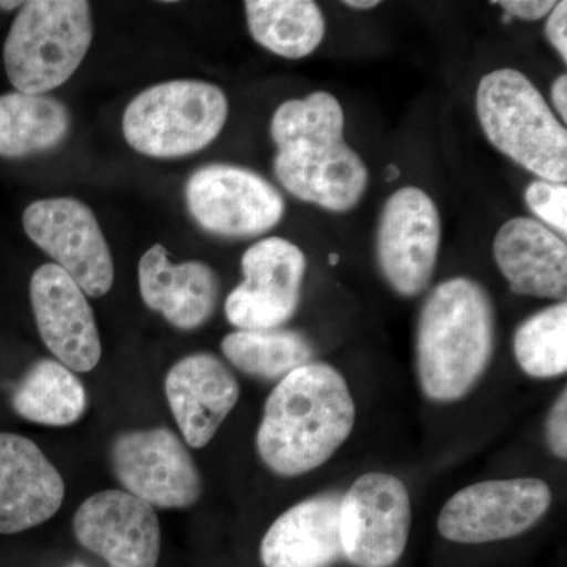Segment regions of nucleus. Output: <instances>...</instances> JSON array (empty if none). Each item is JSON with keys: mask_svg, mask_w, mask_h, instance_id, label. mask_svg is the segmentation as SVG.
I'll return each instance as SVG.
<instances>
[{"mask_svg": "<svg viewBox=\"0 0 567 567\" xmlns=\"http://www.w3.org/2000/svg\"><path fill=\"white\" fill-rule=\"evenodd\" d=\"M476 115L495 151L540 181L566 183V125L527 74L516 69L484 74Z\"/></svg>", "mask_w": 567, "mask_h": 567, "instance_id": "nucleus-4", "label": "nucleus"}, {"mask_svg": "<svg viewBox=\"0 0 567 567\" xmlns=\"http://www.w3.org/2000/svg\"><path fill=\"white\" fill-rule=\"evenodd\" d=\"M546 37L563 63L567 62V2L555 3L546 18Z\"/></svg>", "mask_w": 567, "mask_h": 567, "instance_id": "nucleus-28", "label": "nucleus"}, {"mask_svg": "<svg viewBox=\"0 0 567 567\" xmlns=\"http://www.w3.org/2000/svg\"><path fill=\"white\" fill-rule=\"evenodd\" d=\"M25 234L89 297L110 292L114 260L95 215L73 197L41 199L22 215Z\"/></svg>", "mask_w": 567, "mask_h": 567, "instance_id": "nucleus-11", "label": "nucleus"}, {"mask_svg": "<svg viewBox=\"0 0 567 567\" xmlns=\"http://www.w3.org/2000/svg\"><path fill=\"white\" fill-rule=\"evenodd\" d=\"M37 328L59 363L91 372L102 360V339L87 295L54 264L37 268L31 279Z\"/></svg>", "mask_w": 567, "mask_h": 567, "instance_id": "nucleus-15", "label": "nucleus"}, {"mask_svg": "<svg viewBox=\"0 0 567 567\" xmlns=\"http://www.w3.org/2000/svg\"><path fill=\"white\" fill-rule=\"evenodd\" d=\"M70 112L48 95L11 92L0 95V156L22 158L51 151L69 136Z\"/></svg>", "mask_w": 567, "mask_h": 567, "instance_id": "nucleus-22", "label": "nucleus"}, {"mask_svg": "<svg viewBox=\"0 0 567 567\" xmlns=\"http://www.w3.org/2000/svg\"><path fill=\"white\" fill-rule=\"evenodd\" d=\"M229 102L218 85L169 81L141 92L123 114V136L152 158H182L204 151L221 134Z\"/></svg>", "mask_w": 567, "mask_h": 567, "instance_id": "nucleus-6", "label": "nucleus"}, {"mask_svg": "<svg viewBox=\"0 0 567 567\" xmlns=\"http://www.w3.org/2000/svg\"><path fill=\"white\" fill-rule=\"evenodd\" d=\"M547 445L555 457L567 458V390L561 391L548 412L546 424Z\"/></svg>", "mask_w": 567, "mask_h": 567, "instance_id": "nucleus-27", "label": "nucleus"}, {"mask_svg": "<svg viewBox=\"0 0 567 567\" xmlns=\"http://www.w3.org/2000/svg\"><path fill=\"white\" fill-rule=\"evenodd\" d=\"M518 368L533 379H557L567 371V301H555L518 324L513 339Z\"/></svg>", "mask_w": 567, "mask_h": 567, "instance_id": "nucleus-25", "label": "nucleus"}, {"mask_svg": "<svg viewBox=\"0 0 567 567\" xmlns=\"http://www.w3.org/2000/svg\"><path fill=\"white\" fill-rule=\"evenodd\" d=\"M244 282L227 297V320L237 330H276L297 315L308 259L300 246L267 237L241 257Z\"/></svg>", "mask_w": 567, "mask_h": 567, "instance_id": "nucleus-12", "label": "nucleus"}, {"mask_svg": "<svg viewBox=\"0 0 567 567\" xmlns=\"http://www.w3.org/2000/svg\"><path fill=\"white\" fill-rule=\"evenodd\" d=\"M524 200L537 223L559 237L567 235V185L535 178L525 188Z\"/></svg>", "mask_w": 567, "mask_h": 567, "instance_id": "nucleus-26", "label": "nucleus"}, {"mask_svg": "<svg viewBox=\"0 0 567 567\" xmlns=\"http://www.w3.org/2000/svg\"><path fill=\"white\" fill-rule=\"evenodd\" d=\"M551 104L555 107V114L563 123L567 122V74H559L550 87Z\"/></svg>", "mask_w": 567, "mask_h": 567, "instance_id": "nucleus-30", "label": "nucleus"}, {"mask_svg": "<svg viewBox=\"0 0 567 567\" xmlns=\"http://www.w3.org/2000/svg\"><path fill=\"white\" fill-rule=\"evenodd\" d=\"M505 11L507 18H518L522 21H539L547 18L554 9V0H499L494 2Z\"/></svg>", "mask_w": 567, "mask_h": 567, "instance_id": "nucleus-29", "label": "nucleus"}, {"mask_svg": "<svg viewBox=\"0 0 567 567\" xmlns=\"http://www.w3.org/2000/svg\"><path fill=\"white\" fill-rule=\"evenodd\" d=\"M78 543L110 567H156L162 527L148 503L126 491L99 492L85 499L73 518Z\"/></svg>", "mask_w": 567, "mask_h": 567, "instance_id": "nucleus-14", "label": "nucleus"}, {"mask_svg": "<svg viewBox=\"0 0 567 567\" xmlns=\"http://www.w3.org/2000/svg\"><path fill=\"white\" fill-rule=\"evenodd\" d=\"M164 391L183 440L194 450L212 442L240 399L238 380L212 353L189 354L175 363Z\"/></svg>", "mask_w": 567, "mask_h": 567, "instance_id": "nucleus-17", "label": "nucleus"}, {"mask_svg": "<svg viewBox=\"0 0 567 567\" xmlns=\"http://www.w3.org/2000/svg\"><path fill=\"white\" fill-rule=\"evenodd\" d=\"M21 6H22V2H3V0H0V9H2V10H14Z\"/></svg>", "mask_w": 567, "mask_h": 567, "instance_id": "nucleus-32", "label": "nucleus"}, {"mask_svg": "<svg viewBox=\"0 0 567 567\" xmlns=\"http://www.w3.org/2000/svg\"><path fill=\"white\" fill-rule=\"evenodd\" d=\"M221 350L234 368L264 380H281L311 363V339L295 330H237L223 339Z\"/></svg>", "mask_w": 567, "mask_h": 567, "instance_id": "nucleus-24", "label": "nucleus"}, {"mask_svg": "<svg viewBox=\"0 0 567 567\" xmlns=\"http://www.w3.org/2000/svg\"><path fill=\"white\" fill-rule=\"evenodd\" d=\"M92 39L89 2L22 3L3 47L7 76L17 92L44 95L61 87L80 69Z\"/></svg>", "mask_w": 567, "mask_h": 567, "instance_id": "nucleus-5", "label": "nucleus"}, {"mask_svg": "<svg viewBox=\"0 0 567 567\" xmlns=\"http://www.w3.org/2000/svg\"><path fill=\"white\" fill-rule=\"evenodd\" d=\"M11 405L31 423L63 427L84 415L87 394L81 380L66 365L40 360L14 390Z\"/></svg>", "mask_w": 567, "mask_h": 567, "instance_id": "nucleus-23", "label": "nucleus"}, {"mask_svg": "<svg viewBox=\"0 0 567 567\" xmlns=\"http://www.w3.org/2000/svg\"><path fill=\"white\" fill-rule=\"evenodd\" d=\"M495 346L496 311L486 287L466 276L440 282L417 316L416 372L425 398L451 404L472 393Z\"/></svg>", "mask_w": 567, "mask_h": 567, "instance_id": "nucleus-3", "label": "nucleus"}, {"mask_svg": "<svg viewBox=\"0 0 567 567\" xmlns=\"http://www.w3.org/2000/svg\"><path fill=\"white\" fill-rule=\"evenodd\" d=\"M142 300L171 324L192 331L215 315L219 278L210 265L188 260L173 265L163 245H153L140 260Z\"/></svg>", "mask_w": 567, "mask_h": 567, "instance_id": "nucleus-19", "label": "nucleus"}, {"mask_svg": "<svg viewBox=\"0 0 567 567\" xmlns=\"http://www.w3.org/2000/svg\"><path fill=\"white\" fill-rule=\"evenodd\" d=\"M341 495L323 494L287 509L260 544L265 567H331L342 557L339 532Z\"/></svg>", "mask_w": 567, "mask_h": 567, "instance_id": "nucleus-20", "label": "nucleus"}, {"mask_svg": "<svg viewBox=\"0 0 567 567\" xmlns=\"http://www.w3.org/2000/svg\"><path fill=\"white\" fill-rule=\"evenodd\" d=\"M494 259L514 293L566 301V238L528 216L507 219L494 237Z\"/></svg>", "mask_w": 567, "mask_h": 567, "instance_id": "nucleus-18", "label": "nucleus"}, {"mask_svg": "<svg viewBox=\"0 0 567 567\" xmlns=\"http://www.w3.org/2000/svg\"><path fill=\"white\" fill-rule=\"evenodd\" d=\"M344 107L319 91L287 100L270 123L274 173L287 193L331 213L353 210L369 186L364 159L347 144Z\"/></svg>", "mask_w": 567, "mask_h": 567, "instance_id": "nucleus-1", "label": "nucleus"}, {"mask_svg": "<svg viewBox=\"0 0 567 567\" xmlns=\"http://www.w3.org/2000/svg\"><path fill=\"white\" fill-rule=\"evenodd\" d=\"M412 528V502L404 481L364 473L341 496L339 532L344 557L357 567H393Z\"/></svg>", "mask_w": 567, "mask_h": 567, "instance_id": "nucleus-9", "label": "nucleus"}, {"mask_svg": "<svg viewBox=\"0 0 567 567\" xmlns=\"http://www.w3.org/2000/svg\"><path fill=\"white\" fill-rule=\"evenodd\" d=\"M186 204L205 233L245 240L282 221L286 200L274 183L235 164H208L189 177Z\"/></svg>", "mask_w": 567, "mask_h": 567, "instance_id": "nucleus-7", "label": "nucleus"}, {"mask_svg": "<svg viewBox=\"0 0 567 567\" xmlns=\"http://www.w3.org/2000/svg\"><path fill=\"white\" fill-rule=\"evenodd\" d=\"M65 483L32 440L0 434V533L39 527L61 509Z\"/></svg>", "mask_w": 567, "mask_h": 567, "instance_id": "nucleus-16", "label": "nucleus"}, {"mask_svg": "<svg viewBox=\"0 0 567 567\" xmlns=\"http://www.w3.org/2000/svg\"><path fill=\"white\" fill-rule=\"evenodd\" d=\"M442 244V218L435 200L417 186L388 197L375 234L380 274L395 293L415 298L434 278Z\"/></svg>", "mask_w": 567, "mask_h": 567, "instance_id": "nucleus-10", "label": "nucleus"}, {"mask_svg": "<svg viewBox=\"0 0 567 567\" xmlns=\"http://www.w3.org/2000/svg\"><path fill=\"white\" fill-rule=\"evenodd\" d=\"M76 567H82V566H76Z\"/></svg>", "mask_w": 567, "mask_h": 567, "instance_id": "nucleus-33", "label": "nucleus"}, {"mask_svg": "<svg viewBox=\"0 0 567 567\" xmlns=\"http://www.w3.org/2000/svg\"><path fill=\"white\" fill-rule=\"evenodd\" d=\"M354 423L357 405L344 375L331 364L311 361L279 380L268 395L257 453L276 475H306L338 453Z\"/></svg>", "mask_w": 567, "mask_h": 567, "instance_id": "nucleus-2", "label": "nucleus"}, {"mask_svg": "<svg viewBox=\"0 0 567 567\" xmlns=\"http://www.w3.org/2000/svg\"><path fill=\"white\" fill-rule=\"evenodd\" d=\"M111 464L128 494L151 506L181 509L199 502L203 477L185 443L166 427L121 434Z\"/></svg>", "mask_w": 567, "mask_h": 567, "instance_id": "nucleus-13", "label": "nucleus"}, {"mask_svg": "<svg viewBox=\"0 0 567 567\" xmlns=\"http://www.w3.org/2000/svg\"><path fill=\"white\" fill-rule=\"evenodd\" d=\"M342 3H344L347 9L358 11L372 10L380 6L379 0H347V2Z\"/></svg>", "mask_w": 567, "mask_h": 567, "instance_id": "nucleus-31", "label": "nucleus"}, {"mask_svg": "<svg viewBox=\"0 0 567 567\" xmlns=\"http://www.w3.org/2000/svg\"><path fill=\"white\" fill-rule=\"evenodd\" d=\"M551 502L550 486L537 477L483 481L447 499L436 528L456 544L513 539L539 524Z\"/></svg>", "mask_w": 567, "mask_h": 567, "instance_id": "nucleus-8", "label": "nucleus"}, {"mask_svg": "<svg viewBox=\"0 0 567 567\" xmlns=\"http://www.w3.org/2000/svg\"><path fill=\"white\" fill-rule=\"evenodd\" d=\"M245 13L256 43L290 61L311 55L327 32L323 11L312 0H248Z\"/></svg>", "mask_w": 567, "mask_h": 567, "instance_id": "nucleus-21", "label": "nucleus"}]
</instances>
